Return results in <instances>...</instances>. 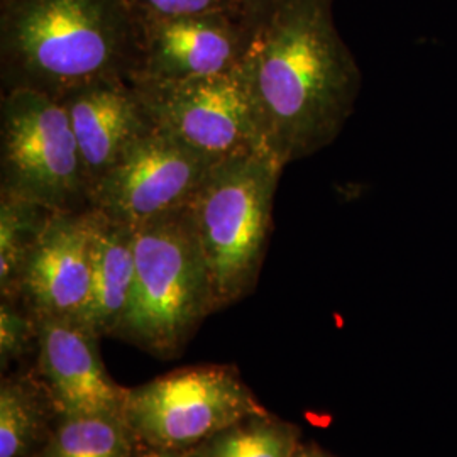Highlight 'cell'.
<instances>
[{
	"label": "cell",
	"instance_id": "obj_1",
	"mask_svg": "<svg viewBox=\"0 0 457 457\" xmlns=\"http://www.w3.org/2000/svg\"><path fill=\"white\" fill-rule=\"evenodd\" d=\"M241 70L264 149L281 166L330 146L354 112L362 85L332 0H277Z\"/></svg>",
	"mask_w": 457,
	"mask_h": 457
},
{
	"label": "cell",
	"instance_id": "obj_2",
	"mask_svg": "<svg viewBox=\"0 0 457 457\" xmlns=\"http://www.w3.org/2000/svg\"><path fill=\"white\" fill-rule=\"evenodd\" d=\"M141 26L129 0H0L2 92L49 97L139 70Z\"/></svg>",
	"mask_w": 457,
	"mask_h": 457
},
{
	"label": "cell",
	"instance_id": "obj_3",
	"mask_svg": "<svg viewBox=\"0 0 457 457\" xmlns=\"http://www.w3.org/2000/svg\"><path fill=\"white\" fill-rule=\"evenodd\" d=\"M215 312L212 285L190 205L134 228V283L115 336L175 356Z\"/></svg>",
	"mask_w": 457,
	"mask_h": 457
},
{
	"label": "cell",
	"instance_id": "obj_4",
	"mask_svg": "<svg viewBox=\"0 0 457 457\" xmlns=\"http://www.w3.org/2000/svg\"><path fill=\"white\" fill-rule=\"evenodd\" d=\"M285 166L268 153L215 163L188 204L220 311L251 294L273 226V204Z\"/></svg>",
	"mask_w": 457,
	"mask_h": 457
},
{
	"label": "cell",
	"instance_id": "obj_5",
	"mask_svg": "<svg viewBox=\"0 0 457 457\" xmlns=\"http://www.w3.org/2000/svg\"><path fill=\"white\" fill-rule=\"evenodd\" d=\"M0 194L54 212L90 211V185L65 105L29 88L2 92Z\"/></svg>",
	"mask_w": 457,
	"mask_h": 457
},
{
	"label": "cell",
	"instance_id": "obj_6",
	"mask_svg": "<svg viewBox=\"0 0 457 457\" xmlns=\"http://www.w3.org/2000/svg\"><path fill=\"white\" fill-rule=\"evenodd\" d=\"M266 415L237 373L226 366L171 371L128 390L122 417L134 439L160 453L204 445L228 427Z\"/></svg>",
	"mask_w": 457,
	"mask_h": 457
},
{
	"label": "cell",
	"instance_id": "obj_7",
	"mask_svg": "<svg viewBox=\"0 0 457 457\" xmlns=\"http://www.w3.org/2000/svg\"><path fill=\"white\" fill-rule=\"evenodd\" d=\"M131 85L154 128L212 162L266 153L241 65L183 80L132 79Z\"/></svg>",
	"mask_w": 457,
	"mask_h": 457
},
{
	"label": "cell",
	"instance_id": "obj_8",
	"mask_svg": "<svg viewBox=\"0 0 457 457\" xmlns=\"http://www.w3.org/2000/svg\"><path fill=\"white\" fill-rule=\"evenodd\" d=\"M215 163L153 128L94 185L90 205L115 222L136 228L188 205Z\"/></svg>",
	"mask_w": 457,
	"mask_h": 457
},
{
	"label": "cell",
	"instance_id": "obj_9",
	"mask_svg": "<svg viewBox=\"0 0 457 457\" xmlns=\"http://www.w3.org/2000/svg\"><path fill=\"white\" fill-rule=\"evenodd\" d=\"M141 62L132 79L183 80L219 75L243 63L254 31L234 11L145 21Z\"/></svg>",
	"mask_w": 457,
	"mask_h": 457
},
{
	"label": "cell",
	"instance_id": "obj_10",
	"mask_svg": "<svg viewBox=\"0 0 457 457\" xmlns=\"http://www.w3.org/2000/svg\"><path fill=\"white\" fill-rule=\"evenodd\" d=\"M92 209L53 213L17 287V300L36 319L80 320L92 288Z\"/></svg>",
	"mask_w": 457,
	"mask_h": 457
},
{
	"label": "cell",
	"instance_id": "obj_11",
	"mask_svg": "<svg viewBox=\"0 0 457 457\" xmlns=\"http://www.w3.org/2000/svg\"><path fill=\"white\" fill-rule=\"evenodd\" d=\"M97 336L70 319H37L39 370L62 417L122 415L128 390L109 378Z\"/></svg>",
	"mask_w": 457,
	"mask_h": 457
},
{
	"label": "cell",
	"instance_id": "obj_12",
	"mask_svg": "<svg viewBox=\"0 0 457 457\" xmlns=\"http://www.w3.org/2000/svg\"><path fill=\"white\" fill-rule=\"evenodd\" d=\"M60 102L80 147L90 192L126 149L154 128L128 80L90 83Z\"/></svg>",
	"mask_w": 457,
	"mask_h": 457
},
{
	"label": "cell",
	"instance_id": "obj_13",
	"mask_svg": "<svg viewBox=\"0 0 457 457\" xmlns=\"http://www.w3.org/2000/svg\"><path fill=\"white\" fill-rule=\"evenodd\" d=\"M132 283L134 228L94 211L92 288L79 322L97 337L115 336L131 298Z\"/></svg>",
	"mask_w": 457,
	"mask_h": 457
},
{
	"label": "cell",
	"instance_id": "obj_14",
	"mask_svg": "<svg viewBox=\"0 0 457 457\" xmlns=\"http://www.w3.org/2000/svg\"><path fill=\"white\" fill-rule=\"evenodd\" d=\"M48 390L33 379L4 378L0 386V457H36L48 444ZM54 407V405H53Z\"/></svg>",
	"mask_w": 457,
	"mask_h": 457
},
{
	"label": "cell",
	"instance_id": "obj_15",
	"mask_svg": "<svg viewBox=\"0 0 457 457\" xmlns=\"http://www.w3.org/2000/svg\"><path fill=\"white\" fill-rule=\"evenodd\" d=\"M54 211L22 196L0 194V292L17 300L19 278Z\"/></svg>",
	"mask_w": 457,
	"mask_h": 457
},
{
	"label": "cell",
	"instance_id": "obj_16",
	"mask_svg": "<svg viewBox=\"0 0 457 457\" xmlns=\"http://www.w3.org/2000/svg\"><path fill=\"white\" fill-rule=\"evenodd\" d=\"M134 442L122 415L63 417L36 457H131Z\"/></svg>",
	"mask_w": 457,
	"mask_h": 457
},
{
	"label": "cell",
	"instance_id": "obj_17",
	"mask_svg": "<svg viewBox=\"0 0 457 457\" xmlns=\"http://www.w3.org/2000/svg\"><path fill=\"white\" fill-rule=\"evenodd\" d=\"M292 428L266 415L249 417L204 444L200 457H294Z\"/></svg>",
	"mask_w": 457,
	"mask_h": 457
},
{
	"label": "cell",
	"instance_id": "obj_18",
	"mask_svg": "<svg viewBox=\"0 0 457 457\" xmlns=\"http://www.w3.org/2000/svg\"><path fill=\"white\" fill-rule=\"evenodd\" d=\"M37 339V319L19 300L2 298L0 305V356L2 362L21 358Z\"/></svg>",
	"mask_w": 457,
	"mask_h": 457
},
{
	"label": "cell",
	"instance_id": "obj_19",
	"mask_svg": "<svg viewBox=\"0 0 457 457\" xmlns=\"http://www.w3.org/2000/svg\"><path fill=\"white\" fill-rule=\"evenodd\" d=\"M139 22L195 16L217 11L239 12L236 0H129ZM241 14V12H239Z\"/></svg>",
	"mask_w": 457,
	"mask_h": 457
},
{
	"label": "cell",
	"instance_id": "obj_20",
	"mask_svg": "<svg viewBox=\"0 0 457 457\" xmlns=\"http://www.w3.org/2000/svg\"><path fill=\"white\" fill-rule=\"evenodd\" d=\"M236 4L249 28L256 33V29L271 14L277 0H236Z\"/></svg>",
	"mask_w": 457,
	"mask_h": 457
},
{
	"label": "cell",
	"instance_id": "obj_21",
	"mask_svg": "<svg viewBox=\"0 0 457 457\" xmlns=\"http://www.w3.org/2000/svg\"><path fill=\"white\" fill-rule=\"evenodd\" d=\"M162 457H177V456H173V454H171V453H163V456Z\"/></svg>",
	"mask_w": 457,
	"mask_h": 457
},
{
	"label": "cell",
	"instance_id": "obj_22",
	"mask_svg": "<svg viewBox=\"0 0 457 457\" xmlns=\"http://www.w3.org/2000/svg\"><path fill=\"white\" fill-rule=\"evenodd\" d=\"M300 457H319V456H311V454H303V456H300Z\"/></svg>",
	"mask_w": 457,
	"mask_h": 457
}]
</instances>
